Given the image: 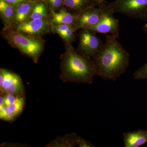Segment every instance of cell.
Masks as SVG:
<instances>
[{
	"label": "cell",
	"instance_id": "obj_1",
	"mask_svg": "<svg viewBox=\"0 0 147 147\" xmlns=\"http://www.w3.org/2000/svg\"><path fill=\"white\" fill-rule=\"evenodd\" d=\"M105 38L101 49L92 59L96 67V76L115 81L126 71L130 55L116 37L108 35Z\"/></svg>",
	"mask_w": 147,
	"mask_h": 147
},
{
	"label": "cell",
	"instance_id": "obj_2",
	"mask_svg": "<svg viewBox=\"0 0 147 147\" xmlns=\"http://www.w3.org/2000/svg\"><path fill=\"white\" fill-rule=\"evenodd\" d=\"M64 44L65 51L61 57V80L64 83L91 84L96 75L94 61L78 53L72 44Z\"/></svg>",
	"mask_w": 147,
	"mask_h": 147
},
{
	"label": "cell",
	"instance_id": "obj_3",
	"mask_svg": "<svg viewBox=\"0 0 147 147\" xmlns=\"http://www.w3.org/2000/svg\"><path fill=\"white\" fill-rule=\"evenodd\" d=\"M1 34L11 46L37 63L45 47V41L41 37L24 34L6 27L2 29Z\"/></svg>",
	"mask_w": 147,
	"mask_h": 147
},
{
	"label": "cell",
	"instance_id": "obj_4",
	"mask_svg": "<svg viewBox=\"0 0 147 147\" xmlns=\"http://www.w3.org/2000/svg\"><path fill=\"white\" fill-rule=\"evenodd\" d=\"M106 7L114 13L147 19V0H115L107 3Z\"/></svg>",
	"mask_w": 147,
	"mask_h": 147
},
{
	"label": "cell",
	"instance_id": "obj_5",
	"mask_svg": "<svg viewBox=\"0 0 147 147\" xmlns=\"http://www.w3.org/2000/svg\"><path fill=\"white\" fill-rule=\"evenodd\" d=\"M103 44L96 32L89 29H82L79 32V44L76 51L81 55L92 58Z\"/></svg>",
	"mask_w": 147,
	"mask_h": 147
},
{
	"label": "cell",
	"instance_id": "obj_6",
	"mask_svg": "<svg viewBox=\"0 0 147 147\" xmlns=\"http://www.w3.org/2000/svg\"><path fill=\"white\" fill-rule=\"evenodd\" d=\"M12 28L24 34L34 36L41 37L53 32L50 14L45 18L25 21Z\"/></svg>",
	"mask_w": 147,
	"mask_h": 147
},
{
	"label": "cell",
	"instance_id": "obj_7",
	"mask_svg": "<svg viewBox=\"0 0 147 147\" xmlns=\"http://www.w3.org/2000/svg\"><path fill=\"white\" fill-rule=\"evenodd\" d=\"M0 73L2 74L4 79L2 86L0 87V95L25 96V87L18 74L3 68H1Z\"/></svg>",
	"mask_w": 147,
	"mask_h": 147
},
{
	"label": "cell",
	"instance_id": "obj_8",
	"mask_svg": "<svg viewBox=\"0 0 147 147\" xmlns=\"http://www.w3.org/2000/svg\"><path fill=\"white\" fill-rule=\"evenodd\" d=\"M114 14L105 6L99 22L94 26L84 29L102 34H110L118 38L120 36L119 22L115 18Z\"/></svg>",
	"mask_w": 147,
	"mask_h": 147
},
{
	"label": "cell",
	"instance_id": "obj_9",
	"mask_svg": "<svg viewBox=\"0 0 147 147\" xmlns=\"http://www.w3.org/2000/svg\"><path fill=\"white\" fill-rule=\"evenodd\" d=\"M104 8L96 6L91 7L77 14L76 21L72 26L75 31L94 26L100 21Z\"/></svg>",
	"mask_w": 147,
	"mask_h": 147
},
{
	"label": "cell",
	"instance_id": "obj_10",
	"mask_svg": "<svg viewBox=\"0 0 147 147\" xmlns=\"http://www.w3.org/2000/svg\"><path fill=\"white\" fill-rule=\"evenodd\" d=\"M26 103L25 96L18 97L13 103L7 106H0V119L11 122L21 115Z\"/></svg>",
	"mask_w": 147,
	"mask_h": 147
},
{
	"label": "cell",
	"instance_id": "obj_11",
	"mask_svg": "<svg viewBox=\"0 0 147 147\" xmlns=\"http://www.w3.org/2000/svg\"><path fill=\"white\" fill-rule=\"evenodd\" d=\"M123 135L125 147H139L147 143V129L127 131Z\"/></svg>",
	"mask_w": 147,
	"mask_h": 147
},
{
	"label": "cell",
	"instance_id": "obj_12",
	"mask_svg": "<svg viewBox=\"0 0 147 147\" xmlns=\"http://www.w3.org/2000/svg\"><path fill=\"white\" fill-rule=\"evenodd\" d=\"M39 1L26 0L15 7L16 26L28 20L32 11Z\"/></svg>",
	"mask_w": 147,
	"mask_h": 147
},
{
	"label": "cell",
	"instance_id": "obj_13",
	"mask_svg": "<svg viewBox=\"0 0 147 147\" xmlns=\"http://www.w3.org/2000/svg\"><path fill=\"white\" fill-rule=\"evenodd\" d=\"M0 15L4 27L13 28L16 26L15 7L4 0H0Z\"/></svg>",
	"mask_w": 147,
	"mask_h": 147
},
{
	"label": "cell",
	"instance_id": "obj_14",
	"mask_svg": "<svg viewBox=\"0 0 147 147\" xmlns=\"http://www.w3.org/2000/svg\"><path fill=\"white\" fill-rule=\"evenodd\" d=\"M53 32L59 35L64 43H71L76 40L73 27L67 24H52Z\"/></svg>",
	"mask_w": 147,
	"mask_h": 147
},
{
	"label": "cell",
	"instance_id": "obj_15",
	"mask_svg": "<svg viewBox=\"0 0 147 147\" xmlns=\"http://www.w3.org/2000/svg\"><path fill=\"white\" fill-rule=\"evenodd\" d=\"M50 12L52 24H67L72 26L77 16L64 8L58 12Z\"/></svg>",
	"mask_w": 147,
	"mask_h": 147
},
{
	"label": "cell",
	"instance_id": "obj_16",
	"mask_svg": "<svg viewBox=\"0 0 147 147\" xmlns=\"http://www.w3.org/2000/svg\"><path fill=\"white\" fill-rule=\"evenodd\" d=\"M94 5L90 0H64L63 8L74 15Z\"/></svg>",
	"mask_w": 147,
	"mask_h": 147
},
{
	"label": "cell",
	"instance_id": "obj_17",
	"mask_svg": "<svg viewBox=\"0 0 147 147\" xmlns=\"http://www.w3.org/2000/svg\"><path fill=\"white\" fill-rule=\"evenodd\" d=\"M80 137L75 133L65 134L62 137H57L47 144V147H74L77 146V142Z\"/></svg>",
	"mask_w": 147,
	"mask_h": 147
},
{
	"label": "cell",
	"instance_id": "obj_18",
	"mask_svg": "<svg viewBox=\"0 0 147 147\" xmlns=\"http://www.w3.org/2000/svg\"><path fill=\"white\" fill-rule=\"evenodd\" d=\"M49 10L45 4L40 0L32 11L28 20L32 19H39L47 17L50 15L48 13Z\"/></svg>",
	"mask_w": 147,
	"mask_h": 147
},
{
	"label": "cell",
	"instance_id": "obj_19",
	"mask_svg": "<svg viewBox=\"0 0 147 147\" xmlns=\"http://www.w3.org/2000/svg\"><path fill=\"white\" fill-rule=\"evenodd\" d=\"M44 2L50 11L58 12L63 8L64 0H40Z\"/></svg>",
	"mask_w": 147,
	"mask_h": 147
},
{
	"label": "cell",
	"instance_id": "obj_20",
	"mask_svg": "<svg viewBox=\"0 0 147 147\" xmlns=\"http://www.w3.org/2000/svg\"><path fill=\"white\" fill-rule=\"evenodd\" d=\"M133 76L136 80H147V62L136 70Z\"/></svg>",
	"mask_w": 147,
	"mask_h": 147
},
{
	"label": "cell",
	"instance_id": "obj_21",
	"mask_svg": "<svg viewBox=\"0 0 147 147\" xmlns=\"http://www.w3.org/2000/svg\"><path fill=\"white\" fill-rule=\"evenodd\" d=\"M77 146L79 147H94V145L92 144L91 142L87 141L86 139H83L80 137L78 142Z\"/></svg>",
	"mask_w": 147,
	"mask_h": 147
},
{
	"label": "cell",
	"instance_id": "obj_22",
	"mask_svg": "<svg viewBox=\"0 0 147 147\" xmlns=\"http://www.w3.org/2000/svg\"><path fill=\"white\" fill-rule=\"evenodd\" d=\"M21 96H17L14 95L6 94L5 95V105L7 106L14 102L17 99L18 97Z\"/></svg>",
	"mask_w": 147,
	"mask_h": 147
},
{
	"label": "cell",
	"instance_id": "obj_23",
	"mask_svg": "<svg viewBox=\"0 0 147 147\" xmlns=\"http://www.w3.org/2000/svg\"><path fill=\"white\" fill-rule=\"evenodd\" d=\"M90 1L92 3H93L95 5L100 8H104L108 3L106 2V0H90Z\"/></svg>",
	"mask_w": 147,
	"mask_h": 147
},
{
	"label": "cell",
	"instance_id": "obj_24",
	"mask_svg": "<svg viewBox=\"0 0 147 147\" xmlns=\"http://www.w3.org/2000/svg\"><path fill=\"white\" fill-rule=\"evenodd\" d=\"M5 2L15 7L26 0H4Z\"/></svg>",
	"mask_w": 147,
	"mask_h": 147
},
{
	"label": "cell",
	"instance_id": "obj_25",
	"mask_svg": "<svg viewBox=\"0 0 147 147\" xmlns=\"http://www.w3.org/2000/svg\"><path fill=\"white\" fill-rule=\"evenodd\" d=\"M143 30H144V31L146 32L147 34V22L146 24H145L144 26V28H143Z\"/></svg>",
	"mask_w": 147,
	"mask_h": 147
}]
</instances>
